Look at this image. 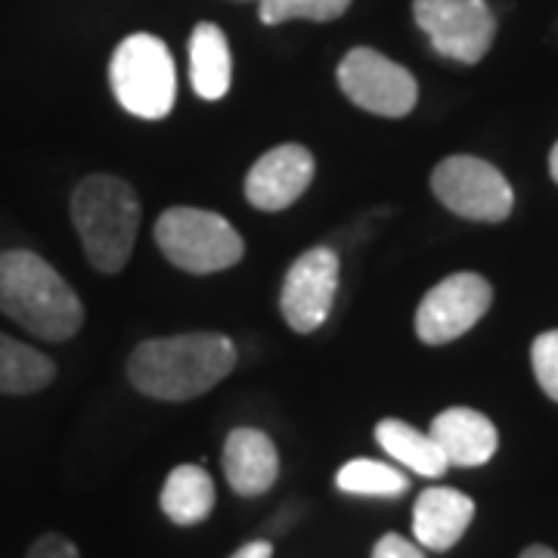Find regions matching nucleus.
<instances>
[{
	"label": "nucleus",
	"instance_id": "11",
	"mask_svg": "<svg viewBox=\"0 0 558 558\" xmlns=\"http://www.w3.org/2000/svg\"><path fill=\"white\" fill-rule=\"evenodd\" d=\"M314 156L299 143H286L270 153H264L248 178H245V199L258 211H282L304 196V190L314 180Z\"/></svg>",
	"mask_w": 558,
	"mask_h": 558
},
{
	"label": "nucleus",
	"instance_id": "19",
	"mask_svg": "<svg viewBox=\"0 0 558 558\" xmlns=\"http://www.w3.org/2000/svg\"><path fill=\"white\" fill-rule=\"evenodd\" d=\"M336 484L354 497H400L407 490V475L376 459H351L339 469Z\"/></svg>",
	"mask_w": 558,
	"mask_h": 558
},
{
	"label": "nucleus",
	"instance_id": "5",
	"mask_svg": "<svg viewBox=\"0 0 558 558\" xmlns=\"http://www.w3.org/2000/svg\"><path fill=\"white\" fill-rule=\"evenodd\" d=\"M156 245L186 274H218L242 260V236L230 220L205 208H168L156 220Z\"/></svg>",
	"mask_w": 558,
	"mask_h": 558
},
{
	"label": "nucleus",
	"instance_id": "12",
	"mask_svg": "<svg viewBox=\"0 0 558 558\" xmlns=\"http://www.w3.org/2000/svg\"><path fill=\"white\" fill-rule=\"evenodd\" d=\"M428 435L435 438L447 462L450 465H462V469L484 465L487 459L497 453L499 447L497 425L484 413L469 410V407L444 410L440 416H435Z\"/></svg>",
	"mask_w": 558,
	"mask_h": 558
},
{
	"label": "nucleus",
	"instance_id": "18",
	"mask_svg": "<svg viewBox=\"0 0 558 558\" xmlns=\"http://www.w3.org/2000/svg\"><path fill=\"white\" fill-rule=\"evenodd\" d=\"M57 376L47 354L0 332V395H35Z\"/></svg>",
	"mask_w": 558,
	"mask_h": 558
},
{
	"label": "nucleus",
	"instance_id": "14",
	"mask_svg": "<svg viewBox=\"0 0 558 558\" xmlns=\"http://www.w3.org/2000/svg\"><path fill=\"white\" fill-rule=\"evenodd\" d=\"M223 475L240 497H260L279 475L274 440L258 428H236L223 444Z\"/></svg>",
	"mask_w": 558,
	"mask_h": 558
},
{
	"label": "nucleus",
	"instance_id": "2",
	"mask_svg": "<svg viewBox=\"0 0 558 558\" xmlns=\"http://www.w3.org/2000/svg\"><path fill=\"white\" fill-rule=\"evenodd\" d=\"M0 311L44 341L72 339L84 323L75 289L25 248L0 255Z\"/></svg>",
	"mask_w": 558,
	"mask_h": 558
},
{
	"label": "nucleus",
	"instance_id": "1",
	"mask_svg": "<svg viewBox=\"0 0 558 558\" xmlns=\"http://www.w3.org/2000/svg\"><path fill=\"white\" fill-rule=\"evenodd\" d=\"M236 366V348L220 332H186L137 344L128 360L134 388L156 400H193Z\"/></svg>",
	"mask_w": 558,
	"mask_h": 558
},
{
	"label": "nucleus",
	"instance_id": "8",
	"mask_svg": "<svg viewBox=\"0 0 558 558\" xmlns=\"http://www.w3.org/2000/svg\"><path fill=\"white\" fill-rule=\"evenodd\" d=\"M339 84L354 106L385 119H403L418 100L416 78L369 47H357L341 60Z\"/></svg>",
	"mask_w": 558,
	"mask_h": 558
},
{
	"label": "nucleus",
	"instance_id": "24",
	"mask_svg": "<svg viewBox=\"0 0 558 558\" xmlns=\"http://www.w3.org/2000/svg\"><path fill=\"white\" fill-rule=\"evenodd\" d=\"M274 556V546L267 543V539H255V543H245L236 556L230 558H270Z\"/></svg>",
	"mask_w": 558,
	"mask_h": 558
},
{
	"label": "nucleus",
	"instance_id": "7",
	"mask_svg": "<svg viewBox=\"0 0 558 558\" xmlns=\"http://www.w3.org/2000/svg\"><path fill=\"white\" fill-rule=\"evenodd\" d=\"M416 25L447 60L475 65L490 50L497 20L484 0H416Z\"/></svg>",
	"mask_w": 558,
	"mask_h": 558
},
{
	"label": "nucleus",
	"instance_id": "20",
	"mask_svg": "<svg viewBox=\"0 0 558 558\" xmlns=\"http://www.w3.org/2000/svg\"><path fill=\"white\" fill-rule=\"evenodd\" d=\"M348 7L351 0H260V22L267 25L292 20L329 22L339 20Z\"/></svg>",
	"mask_w": 558,
	"mask_h": 558
},
{
	"label": "nucleus",
	"instance_id": "13",
	"mask_svg": "<svg viewBox=\"0 0 558 558\" xmlns=\"http://www.w3.org/2000/svg\"><path fill=\"white\" fill-rule=\"evenodd\" d=\"M472 519H475L472 497L459 494L453 487H428L418 494L413 506V534L425 549L447 553L469 531Z\"/></svg>",
	"mask_w": 558,
	"mask_h": 558
},
{
	"label": "nucleus",
	"instance_id": "17",
	"mask_svg": "<svg viewBox=\"0 0 558 558\" xmlns=\"http://www.w3.org/2000/svg\"><path fill=\"white\" fill-rule=\"evenodd\" d=\"M159 502L174 524H199L215 509V481L202 465H178L165 481Z\"/></svg>",
	"mask_w": 558,
	"mask_h": 558
},
{
	"label": "nucleus",
	"instance_id": "3",
	"mask_svg": "<svg viewBox=\"0 0 558 558\" xmlns=\"http://www.w3.org/2000/svg\"><path fill=\"white\" fill-rule=\"evenodd\" d=\"M72 220L87 260L102 274H119L137 240V193L121 178L94 174L72 193Z\"/></svg>",
	"mask_w": 558,
	"mask_h": 558
},
{
	"label": "nucleus",
	"instance_id": "4",
	"mask_svg": "<svg viewBox=\"0 0 558 558\" xmlns=\"http://www.w3.org/2000/svg\"><path fill=\"white\" fill-rule=\"evenodd\" d=\"M109 81L124 112L146 121L171 116L178 97V69L171 50L156 35H128L109 62Z\"/></svg>",
	"mask_w": 558,
	"mask_h": 558
},
{
	"label": "nucleus",
	"instance_id": "26",
	"mask_svg": "<svg viewBox=\"0 0 558 558\" xmlns=\"http://www.w3.org/2000/svg\"><path fill=\"white\" fill-rule=\"evenodd\" d=\"M549 174H553V180L558 183V143L553 146V156H549Z\"/></svg>",
	"mask_w": 558,
	"mask_h": 558
},
{
	"label": "nucleus",
	"instance_id": "6",
	"mask_svg": "<svg viewBox=\"0 0 558 558\" xmlns=\"http://www.w3.org/2000/svg\"><path fill=\"white\" fill-rule=\"evenodd\" d=\"M432 190L453 215L484 223H499L512 215V186L490 161L475 156H450L435 168Z\"/></svg>",
	"mask_w": 558,
	"mask_h": 558
},
{
	"label": "nucleus",
	"instance_id": "15",
	"mask_svg": "<svg viewBox=\"0 0 558 558\" xmlns=\"http://www.w3.org/2000/svg\"><path fill=\"white\" fill-rule=\"evenodd\" d=\"M190 78L202 100H220L230 90L233 60L227 35L211 22H199L190 38Z\"/></svg>",
	"mask_w": 558,
	"mask_h": 558
},
{
	"label": "nucleus",
	"instance_id": "25",
	"mask_svg": "<svg viewBox=\"0 0 558 558\" xmlns=\"http://www.w3.org/2000/svg\"><path fill=\"white\" fill-rule=\"evenodd\" d=\"M521 558H558L549 546H531V549H524Z\"/></svg>",
	"mask_w": 558,
	"mask_h": 558
},
{
	"label": "nucleus",
	"instance_id": "21",
	"mask_svg": "<svg viewBox=\"0 0 558 558\" xmlns=\"http://www.w3.org/2000/svg\"><path fill=\"white\" fill-rule=\"evenodd\" d=\"M531 366H534L539 388L553 400H558V329L537 336L534 348H531Z\"/></svg>",
	"mask_w": 558,
	"mask_h": 558
},
{
	"label": "nucleus",
	"instance_id": "23",
	"mask_svg": "<svg viewBox=\"0 0 558 558\" xmlns=\"http://www.w3.org/2000/svg\"><path fill=\"white\" fill-rule=\"evenodd\" d=\"M373 558H422V549L400 534H385L373 549Z\"/></svg>",
	"mask_w": 558,
	"mask_h": 558
},
{
	"label": "nucleus",
	"instance_id": "22",
	"mask_svg": "<svg viewBox=\"0 0 558 558\" xmlns=\"http://www.w3.org/2000/svg\"><path fill=\"white\" fill-rule=\"evenodd\" d=\"M25 558H81L78 546L62 534H44L40 539H35V546L28 549Z\"/></svg>",
	"mask_w": 558,
	"mask_h": 558
},
{
	"label": "nucleus",
	"instance_id": "10",
	"mask_svg": "<svg viewBox=\"0 0 558 558\" xmlns=\"http://www.w3.org/2000/svg\"><path fill=\"white\" fill-rule=\"evenodd\" d=\"M339 292V255L326 245L304 252L282 279L279 307L295 332L319 329Z\"/></svg>",
	"mask_w": 558,
	"mask_h": 558
},
{
	"label": "nucleus",
	"instance_id": "16",
	"mask_svg": "<svg viewBox=\"0 0 558 558\" xmlns=\"http://www.w3.org/2000/svg\"><path fill=\"white\" fill-rule=\"evenodd\" d=\"M376 440L388 457L398 459L400 465H407L410 472H416L422 478H440L450 469V462L440 453L435 438L413 428L410 422L381 418L376 425Z\"/></svg>",
	"mask_w": 558,
	"mask_h": 558
},
{
	"label": "nucleus",
	"instance_id": "9",
	"mask_svg": "<svg viewBox=\"0 0 558 558\" xmlns=\"http://www.w3.org/2000/svg\"><path fill=\"white\" fill-rule=\"evenodd\" d=\"M494 301L490 282L478 274H453L422 299L416 311V336L425 344H447L465 336Z\"/></svg>",
	"mask_w": 558,
	"mask_h": 558
}]
</instances>
